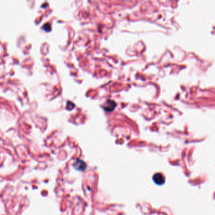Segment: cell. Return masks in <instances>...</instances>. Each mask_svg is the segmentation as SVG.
I'll return each instance as SVG.
<instances>
[{"label": "cell", "mask_w": 215, "mask_h": 215, "mask_svg": "<svg viewBox=\"0 0 215 215\" xmlns=\"http://www.w3.org/2000/svg\"><path fill=\"white\" fill-rule=\"evenodd\" d=\"M153 180L154 182L157 185H162L163 184H164L165 182L164 177H163L161 174H159V173L153 175Z\"/></svg>", "instance_id": "6da1fadb"}, {"label": "cell", "mask_w": 215, "mask_h": 215, "mask_svg": "<svg viewBox=\"0 0 215 215\" xmlns=\"http://www.w3.org/2000/svg\"><path fill=\"white\" fill-rule=\"evenodd\" d=\"M74 167L76 170L79 171H83L86 169V165L85 163L81 160H77L74 163Z\"/></svg>", "instance_id": "7a4b0ae2"}, {"label": "cell", "mask_w": 215, "mask_h": 215, "mask_svg": "<svg viewBox=\"0 0 215 215\" xmlns=\"http://www.w3.org/2000/svg\"><path fill=\"white\" fill-rule=\"evenodd\" d=\"M116 107V104L113 101L108 100L107 102V105L105 107V109L108 112H111Z\"/></svg>", "instance_id": "3957f363"}]
</instances>
